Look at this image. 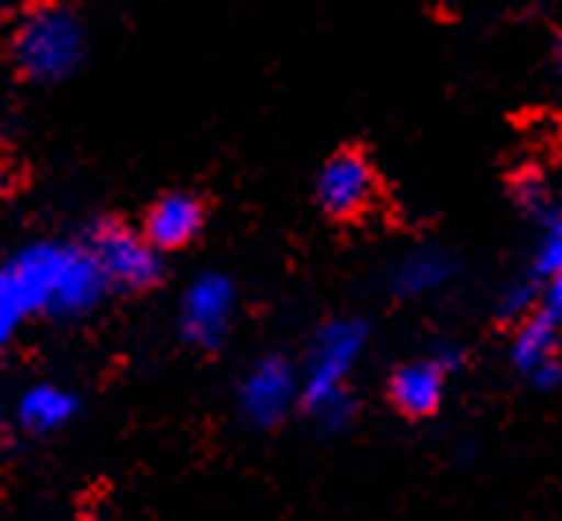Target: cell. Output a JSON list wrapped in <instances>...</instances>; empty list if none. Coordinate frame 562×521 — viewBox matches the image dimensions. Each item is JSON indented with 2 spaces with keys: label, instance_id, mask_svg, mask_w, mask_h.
<instances>
[{
  "label": "cell",
  "instance_id": "18",
  "mask_svg": "<svg viewBox=\"0 0 562 521\" xmlns=\"http://www.w3.org/2000/svg\"><path fill=\"white\" fill-rule=\"evenodd\" d=\"M0 404H4V389H0Z\"/></svg>",
  "mask_w": 562,
  "mask_h": 521
},
{
  "label": "cell",
  "instance_id": "19",
  "mask_svg": "<svg viewBox=\"0 0 562 521\" xmlns=\"http://www.w3.org/2000/svg\"><path fill=\"white\" fill-rule=\"evenodd\" d=\"M0 434H4V420H0Z\"/></svg>",
  "mask_w": 562,
  "mask_h": 521
},
{
  "label": "cell",
  "instance_id": "10",
  "mask_svg": "<svg viewBox=\"0 0 562 521\" xmlns=\"http://www.w3.org/2000/svg\"><path fill=\"white\" fill-rule=\"evenodd\" d=\"M76 415H80V397L60 381H34L15 397V423L34 439H49V434L65 431Z\"/></svg>",
  "mask_w": 562,
  "mask_h": 521
},
{
  "label": "cell",
  "instance_id": "12",
  "mask_svg": "<svg viewBox=\"0 0 562 521\" xmlns=\"http://www.w3.org/2000/svg\"><path fill=\"white\" fill-rule=\"evenodd\" d=\"M457 276L453 257L442 250H415V254L396 260V268L389 273V291L396 299H427V295L442 291Z\"/></svg>",
  "mask_w": 562,
  "mask_h": 521
},
{
  "label": "cell",
  "instance_id": "17",
  "mask_svg": "<svg viewBox=\"0 0 562 521\" xmlns=\"http://www.w3.org/2000/svg\"><path fill=\"white\" fill-rule=\"evenodd\" d=\"M555 60H559V68H562V27L555 34Z\"/></svg>",
  "mask_w": 562,
  "mask_h": 521
},
{
  "label": "cell",
  "instance_id": "16",
  "mask_svg": "<svg viewBox=\"0 0 562 521\" xmlns=\"http://www.w3.org/2000/svg\"><path fill=\"white\" fill-rule=\"evenodd\" d=\"M536 314H543L562 329V273L543 284H536Z\"/></svg>",
  "mask_w": 562,
  "mask_h": 521
},
{
  "label": "cell",
  "instance_id": "15",
  "mask_svg": "<svg viewBox=\"0 0 562 521\" xmlns=\"http://www.w3.org/2000/svg\"><path fill=\"white\" fill-rule=\"evenodd\" d=\"M514 193H517V201H521V208H532L536 215L548 212V186H543L540 174H517Z\"/></svg>",
  "mask_w": 562,
  "mask_h": 521
},
{
  "label": "cell",
  "instance_id": "7",
  "mask_svg": "<svg viewBox=\"0 0 562 521\" xmlns=\"http://www.w3.org/2000/svg\"><path fill=\"white\" fill-rule=\"evenodd\" d=\"M374 193H378L374 163L359 147H344V152L328 155L314 181L317 208H322L328 220H359L362 212H370Z\"/></svg>",
  "mask_w": 562,
  "mask_h": 521
},
{
  "label": "cell",
  "instance_id": "11",
  "mask_svg": "<svg viewBox=\"0 0 562 521\" xmlns=\"http://www.w3.org/2000/svg\"><path fill=\"white\" fill-rule=\"evenodd\" d=\"M509 359H514L517 375L536 378L543 367H555L562 363V329L543 314H525L514 329V341H509Z\"/></svg>",
  "mask_w": 562,
  "mask_h": 521
},
{
  "label": "cell",
  "instance_id": "6",
  "mask_svg": "<svg viewBox=\"0 0 562 521\" xmlns=\"http://www.w3.org/2000/svg\"><path fill=\"white\" fill-rule=\"evenodd\" d=\"M299 397H302V378H299V370L291 367V359H283V355H265V359H257L254 367L246 370V378H241L238 412L249 428L268 431L295 412Z\"/></svg>",
  "mask_w": 562,
  "mask_h": 521
},
{
  "label": "cell",
  "instance_id": "9",
  "mask_svg": "<svg viewBox=\"0 0 562 521\" xmlns=\"http://www.w3.org/2000/svg\"><path fill=\"white\" fill-rule=\"evenodd\" d=\"M207 208L196 193H162L159 201H151L148 215H144V239L151 242V250L159 254H178V250L193 246L204 231Z\"/></svg>",
  "mask_w": 562,
  "mask_h": 521
},
{
  "label": "cell",
  "instance_id": "5",
  "mask_svg": "<svg viewBox=\"0 0 562 521\" xmlns=\"http://www.w3.org/2000/svg\"><path fill=\"white\" fill-rule=\"evenodd\" d=\"M238 310V288L231 276L223 273H204L181 295L178 310V333L181 341L196 352H215L227 341L231 325H235Z\"/></svg>",
  "mask_w": 562,
  "mask_h": 521
},
{
  "label": "cell",
  "instance_id": "1",
  "mask_svg": "<svg viewBox=\"0 0 562 521\" xmlns=\"http://www.w3.org/2000/svg\"><path fill=\"white\" fill-rule=\"evenodd\" d=\"M8 276L23 302L27 318L76 321L102 307L110 284L102 276L99 260L91 257L88 242L42 239L23 246L8 260Z\"/></svg>",
  "mask_w": 562,
  "mask_h": 521
},
{
  "label": "cell",
  "instance_id": "2",
  "mask_svg": "<svg viewBox=\"0 0 562 521\" xmlns=\"http://www.w3.org/2000/svg\"><path fill=\"white\" fill-rule=\"evenodd\" d=\"M367 341L370 325L362 318H333L317 329L306 355V370L299 375V408L322 431H344L356 420V397H351L348 381L367 352Z\"/></svg>",
  "mask_w": 562,
  "mask_h": 521
},
{
  "label": "cell",
  "instance_id": "3",
  "mask_svg": "<svg viewBox=\"0 0 562 521\" xmlns=\"http://www.w3.org/2000/svg\"><path fill=\"white\" fill-rule=\"evenodd\" d=\"M12 65L31 84H60L88 57V31L76 12L60 4H38L15 23L8 42Z\"/></svg>",
  "mask_w": 562,
  "mask_h": 521
},
{
  "label": "cell",
  "instance_id": "14",
  "mask_svg": "<svg viewBox=\"0 0 562 521\" xmlns=\"http://www.w3.org/2000/svg\"><path fill=\"white\" fill-rule=\"evenodd\" d=\"M23 318L27 314H23V302H20V295H15L12 276H8V265H0V352L15 341Z\"/></svg>",
  "mask_w": 562,
  "mask_h": 521
},
{
  "label": "cell",
  "instance_id": "4",
  "mask_svg": "<svg viewBox=\"0 0 562 521\" xmlns=\"http://www.w3.org/2000/svg\"><path fill=\"white\" fill-rule=\"evenodd\" d=\"M83 242H88L91 257L99 260L110 291L140 295V291H151L155 284L162 280V254L151 250L144 231L128 228V223L99 220Z\"/></svg>",
  "mask_w": 562,
  "mask_h": 521
},
{
  "label": "cell",
  "instance_id": "13",
  "mask_svg": "<svg viewBox=\"0 0 562 521\" xmlns=\"http://www.w3.org/2000/svg\"><path fill=\"white\" fill-rule=\"evenodd\" d=\"M559 273H562V204L548 208V212L540 215V242H536L529 280L543 284Z\"/></svg>",
  "mask_w": 562,
  "mask_h": 521
},
{
  "label": "cell",
  "instance_id": "8",
  "mask_svg": "<svg viewBox=\"0 0 562 521\" xmlns=\"http://www.w3.org/2000/svg\"><path fill=\"white\" fill-rule=\"evenodd\" d=\"M461 367V347H438L423 359L401 363L389 375V401L408 420H427L446 401L449 375Z\"/></svg>",
  "mask_w": 562,
  "mask_h": 521
}]
</instances>
